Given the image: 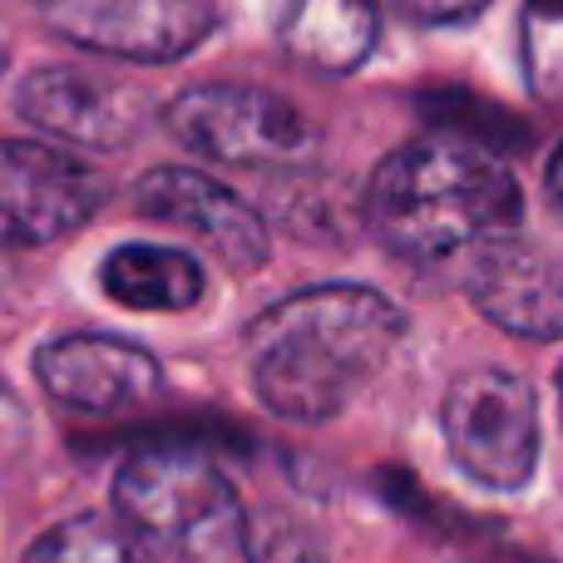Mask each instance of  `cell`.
Instances as JSON below:
<instances>
[{"label": "cell", "instance_id": "e0dca14e", "mask_svg": "<svg viewBox=\"0 0 563 563\" xmlns=\"http://www.w3.org/2000/svg\"><path fill=\"white\" fill-rule=\"evenodd\" d=\"M400 5L416 20H426V25H450V20H470L475 10H485L489 0H400Z\"/></svg>", "mask_w": 563, "mask_h": 563}, {"label": "cell", "instance_id": "ac0fdd59", "mask_svg": "<svg viewBox=\"0 0 563 563\" xmlns=\"http://www.w3.org/2000/svg\"><path fill=\"white\" fill-rule=\"evenodd\" d=\"M544 194H549V203L563 213V144L554 148V158H549V168H544Z\"/></svg>", "mask_w": 563, "mask_h": 563}, {"label": "cell", "instance_id": "5bb4252c", "mask_svg": "<svg viewBox=\"0 0 563 563\" xmlns=\"http://www.w3.org/2000/svg\"><path fill=\"white\" fill-rule=\"evenodd\" d=\"M20 563H144V544L119 519L75 515L45 529Z\"/></svg>", "mask_w": 563, "mask_h": 563}, {"label": "cell", "instance_id": "8fae6325", "mask_svg": "<svg viewBox=\"0 0 563 563\" xmlns=\"http://www.w3.org/2000/svg\"><path fill=\"white\" fill-rule=\"evenodd\" d=\"M465 291L509 336H525V341L563 336V267L544 247L525 243V238L509 233L475 247Z\"/></svg>", "mask_w": 563, "mask_h": 563}, {"label": "cell", "instance_id": "ba28073f", "mask_svg": "<svg viewBox=\"0 0 563 563\" xmlns=\"http://www.w3.org/2000/svg\"><path fill=\"white\" fill-rule=\"evenodd\" d=\"M15 109L40 134L75 148L114 154L129 148L148 124V99L129 79L95 75L85 65H40L20 79Z\"/></svg>", "mask_w": 563, "mask_h": 563}, {"label": "cell", "instance_id": "4fadbf2b", "mask_svg": "<svg viewBox=\"0 0 563 563\" xmlns=\"http://www.w3.org/2000/svg\"><path fill=\"white\" fill-rule=\"evenodd\" d=\"M99 287L129 311H188L203 297V267L184 247L124 243L99 263Z\"/></svg>", "mask_w": 563, "mask_h": 563}, {"label": "cell", "instance_id": "7a4b0ae2", "mask_svg": "<svg viewBox=\"0 0 563 563\" xmlns=\"http://www.w3.org/2000/svg\"><path fill=\"white\" fill-rule=\"evenodd\" d=\"M371 233L396 257L440 267L460 253L509 238L525 218V194L505 154L460 134L406 144L366 188Z\"/></svg>", "mask_w": 563, "mask_h": 563}, {"label": "cell", "instance_id": "277c9868", "mask_svg": "<svg viewBox=\"0 0 563 563\" xmlns=\"http://www.w3.org/2000/svg\"><path fill=\"white\" fill-rule=\"evenodd\" d=\"M164 124L198 158L238 168H291L321 148L317 124L257 85H194L168 99Z\"/></svg>", "mask_w": 563, "mask_h": 563}, {"label": "cell", "instance_id": "8992f818", "mask_svg": "<svg viewBox=\"0 0 563 563\" xmlns=\"http://www.w3.org/2000/svg\"><path fill=\"white\" fill-rule=\"evenodd\" d=\"M109 178L95 164L45 144L0 139V247H45L95 223Z\"/></svg>", "mask_w": 563, "mask_h": 563}, {"label": "cell", "instance_id": "9c48e42d", "mask_svg": "<svg viewBox=\"0 0 563 563\" xmlns=\"http://www.w3.org/2000/svg\"><path fill=\"white\" fill-rule=\"evenodd\" d=\"M35 380L55 406L85 416H124L164 396V366L154 351L99 331H69L45 341L35 351Z\"/></svg>", "mask_w": 563, "mask_h": 563}, {"label": "cell", "instance_id": "52a82bcc", "mask_svg": "<svg viewBox=\"0 0 563 563\" xmlns=\"http://www.w3.org/2000/svg\"><path fill=\"white\" fill-rule=\"evenodd\" d=\"M49 35L129 65H174L218 25L213 0H40Z\"/></svg>", "mask_w": 563, "mask_h": 563}, {"label": "cell", "instance_id": "2e32d148", "mask_svg": "<svg viewBox=\"0 0 563 563\" xmlns=\"http://www.w3.org/2000/svg\"><path fill=\"white\" fill-rule=\"evenodd\" d=\"M519 45L529 89L549 104H563V0H525Z\"/></svg>", "mask_w": 563, "mask_h": 563}, {"label": "cell", "instance_id": "3957f363", "mask_svg": "<svg viewBox=\"0 0 563 563\" xmlns=\"http://www.w3.org/2000/svg\"><path fill=\"white\" fill-rule=\"evenodd\" d=\"M114 515L139 544L164 554H208L238 544V489L198 445H144L119 465Z\"/></svg>", "mask_w": 563, "mask_h": 563}, {"label": "cell", "instance_id": "6da1fadb", "mask_svg": "<svg viewBox=\"0 0 563 563\" xmlns=\"http://www.w3.org/2000/svg\"><path fill=\"white\" fill-rule=\"evenodd\" d=\"M406 331L390 297L361 282H327L273 301L247 327L253 390L291 426L341 416Z\"/></svg>", "mask_w": 563, "mask_h": 563}, {"label": "cell", "instance_id": "5b68a950", "mask_svg": "<svg viewBox=\"0 0 563 563\" xmlns=\"http://www.w3.org/2000/svg\"><path fill=\"white\" fill-rule=\"evenodd\" d=\"M450 460L485 489H525L539 465V410L529 380L499 366H470L445 390Z\"/></svg>", "mask_w": 563, "mask_h": 563}, {"label": "cell", "instance_id": "30bf717a", "mask_svg": "<svg viewBox=\"0 0 563 563\" xmlns=\"http://www.w3.org/2000/svg\"><path fill=\"white\" fill-rule=\"evenodd\" d=\"M134 203L144 218L168 228H184V233L203 238L218 253V263L233 267V273H257L273 253L267 243V223L247 198H238L228 184H218L203 168H148L134 184Z\"/></svg>", "mask_w": 563, "mask_h": 563}, {"label": "cell", "instance_id": "9a60e30c", "mask_svg": "<svg viewBox=\"0 0 563 563\" xmlns=\"http://www.w3.org/2000/svg\"><path fill=\"white\" fill-rule=\"evenodd\" d=\"M238 549H243L247 563H321L327 559L321 529L282 505H263V509H253V515H243V525H238Z\"/></svg>", "mask_w": 563, "mask_h": 563}, {"label": "cell", "instance_id": "d6986e66", "mask_svg": "<svg viewBox=\"0 0 563 563\" xmlns=\"http://www.w3.org/2000/svg\"><path fill=\"white\" fill-rule=\"evenodd\" d=\"M0 75H5V45H0Z\"/></svg>", "mask_w": 563, "mask_h": 563}, {"label": "cell", "instance_id": "7c38bea8", "mask_svg": "<svg viewBox=\"0 0 563 563\" xmlns=\"http://www.w3.org/2000/svg\"><path fill=\"white\" fill-rule=\"evenodd\" d=\"M376 0H287L277 40L297 65L317 75H351L376 49Z\"/></svg>", "mask_w": 563, "mask_h": 563}, {"label": "cell", "instance_id": "ffe728a7", "mask_svg": "<svg viewBox=\"0 0 563 563\" xmlns=\"http://www.w3.org/2000/svg\"><path fill=\"white\" fill-rule=\"evenodd\" d=\"M559 386H563V371H559Z\"/></svg>", "mask_w": 563, "mask_h": 563}]
</instances>
